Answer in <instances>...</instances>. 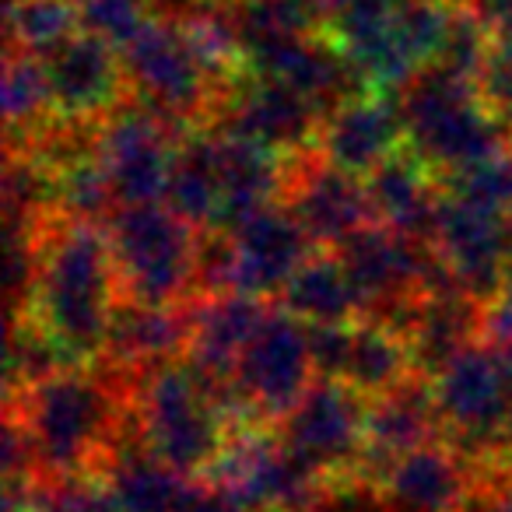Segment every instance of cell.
I'll use <instances>...</instances> for the list:
<instances>
[{"label":"cell","instance_id":"6da1fadb","mask_svg":"<svg viewBox=\"0 0 512 512\" xmlns=\"http://www.w3.org/2000/svg\"><path fill=\"white\" fill-rule=\"evenodd\" d=\"M120 299L106 225L53 218L43 232L36 288L22 316H32L74 365H85L106 355Z\"/></svg>","mask_w":512,"mask_h":512},{"label":"cell","instance_id":"7a4b0ae2","mask_svg":"<svg viewBox=\"0 0 512 512\" xmlns=\"http://www.w3.org/2000/svg\"><path fill=\"white\" fill-rule=\"evenodd\" d=\"M8 411L18 414L29 432L43 484L99 477L127 432L130 386L71 365L29 390L11 393Z\"/></svg>","mask_w":512,"mask_h":512},{"label":"cell","instance_id":"3957f363","mask_svg":"<svg viewBox=\"0 0 512 512\" xmlns=\"http://www.w3.org/2000/svg\"><path fill=\"white\" fill-rule=\"evenodd\" d=\"M127 386L137 439L172 470L207 481L239 432L228 386L190 362H165Z\"/></svg>","mask_w":512,"mask_h":512},{"label":"cell","instance_id":"277c9868","mask_svg":"<svg viewBox=\"0 0 512 512\" xmlns=\"http://www.w3.org/2000/svg\"><path fill=\"white\" fill-rule=\"evenodd\" d=\"M407 148L439 179L512 151L509 134L491 116L474 78L446 67H425L397 95Z\"/></svg>","mask_w":512,"mask_h":512},{"label":"cell","instance_id":"5b68a950","mask_svg":"<svg viewBox=\"0 0 512 512\" xmlns=\"http://www.w3.org/2000/svg\"><path fill=\"white\" fill-rule=\"evenodd\" d=\"M106 235L123 299L148 306H186L193 299L200 232L169 204L116 207Z\"/></svg>","mask_w":512,"mask_h":512},{"label":"cell","instance_id":"8992f818","mask_svg":"<svg viewBox=\"0 0 512 512\" xmlns=\"http://www.w3.org/2000/svg\"><path fill=\"white\" fill-rule=\"evenodd\" d=\"M120 57L130 99L158 120L176 130H200L207 120H218L228 85L207 71L179 22L151 18L130 43L120 46Z\"/></svg>","mask_w":512,"mask_h":512},{"label":"cell","instance_id":"52a82bcc","mask_svg":"<svg viewBox=\"0 0 512 512\" xmlns=\"http://www.w3.org/2000/svg\"><path fill=\"white\" fill-rule=\"evenodd\" d=\"M432 397L456 449L484 467H502L498 449L512 421V348L474 341L432 372Z\"/></svg>","mask_w":512,"mask_h":512},{"label":"cell","instance_id":"ba28073f","mask_svg":"<svg viewBox=\"0 0 512 512\" xmlns=\"http://www.w3.org/2000/svg\"><path fill=\"white\" fill-rule=\"evenodd\" d=\"M316 379L313 330L285 309H271L228 379L235 428H278Z\"/></svg>","mask_w":512,"mask_h":512},{"label":"cell","instance_id":"9c48e42d","mask_svg":"<svg viewBox=\"0 0 512 512\" xmlns=\"http://www.w3.org/2000/svg\"><path fill=\"white\" fill-rule=\"evenodd\" d=\"M369 400L341 379H316L306 397L288 411L278 435L323 481L358 477L365 453Z\"/></svg>","mask_w":512,"mask_h":512},{"label":"cell","instance_id":"30bf717a","mask_svg":"<svg viewBox=\"0 0 512 512\" xmlns=\"http://www.w3.org/2000/svg\"><path fill=\"white\" fill-rule=\"evenodd\" d=\"M207 481L228 488L249 512H309L327 484L281 442L278 428H239Z\"/></svg>","mask_w":512,"mask_h":512},{"label":"cell","instance_id":"8fae6325","mask_svg":"<svg viewBox=\"0 0 512 512\" xmlns=\"http://www.w3.org/2000/svg\"><path fill=\"white\" fill-rule=\"evenodd\" d=\"M446 264L456 288L488 302L512 271V218L495 207L474 204L442 186L439 214L428 239Z\"/></svg>","mask_w":512,"mask_h":512},{"label":"cell","instance_id":"7c38bea8","mask_svg":"<svg viewBox=\"0 0 512 512\" xmlns=\"http://www.w3.org/2000/svg\"><path fill=\"white\" fill-rule=\"evenodd\" d=\"M144 106H123L99 123V158L116 193V207L162 204L176 165L179 137Z\"/></svg>","mask_w":512,"mask_h":512},{"label":"cell","instance_id":"4fadbf2b","mask_svg":"<svg viewBox=\"0 0 512 512\" xmlns=\"http://www.w3.org/2000/svg\"><path fill=\"white\" fill-rule=\"evenodd\" d=\"M372 484L390 512H467L488 495L484 463L439 439L397 456Z\"/></svg>","mask_w":512,"mask_h":512},{"label":"cell","instance_id":"5bb4252c","mask_svg":"<svg viewBox=\"0 0 512 512\" xmlns=\"http://www.w3.org/2000/svg\"><path fill=\"white\" fill-rule=\"evenodd\" d=\"M46 74L57 123L99 127L130 99L120 50L85 29L46 57Z\"/></svg>","mask_w":512,"mask_h":512},{"label":"cell","instance_id":"9a60e30c","mask_svg":"<svg viewBox=\"0 0 512 512\" xmlns=\"http://www.w3.org/2000/svg\"><path fill=\"white\" fill-rule=\"evenodd\" d=\"M218 120L228 134L260 141L285 158H302L316 151L323 109L309 102L302 92L288 88L285 81L260 78V74L246 71L228 88L225 102L218 109Z\"/></svg>","mask_w":512,"mask_h":512},{"label":"cell","instance_id":"2e32d148","mask_svg":"<svg viewBox=\"0 0 512 512\" xmlns=\"http://www.w3.org/2000/svg\"><path fill=\"white\" fill-rule=\"evenodd\" d=\"M285 207L306 228L316 249H341L362 228L376 225L365 179L323 162L316 151L292 158Z\"/></svg>","mask_w":512,"mask_h":512},{"label":"cell","instance_id":"e0dca14e","mask_svg":"<svg viewBox=\"0 0 512 512\" xmlns=\"http://www.w3.org/2000/svg\"><path fill=\"white\" fill-rule=\"evenodd\" d=\"M225 232L232 253V292L256 299H278L299 267L316 253L313 239L285 204L264 207Z\"/></svg>","mask_w":512,"mask_h":512},{"label":"cell","instance_id":"ac0fdd59","mask_svg":"<svg viewBox=\"0 0 512 512\" xmlns=\"http://www.w3.org/2000/svg\"><path fill=\"white\" fill-rule=\"evenodd\" d=\"M407 148L397 95L362 92L334 106L320 123L316 155L358 179H369L383 162Z\"/></svg>","mask_w":512,"mask_h":512},{"label":"cell","instance_id":"d6986e66","mask_svg":"<svg viewBox=\"0 0 512 512\" xmlns=\"http://www.w3.org/2000/svg\"><path fill=\"white\" fill-rule=\"evenodd\" d=\"M271 302L242 292L197 295L190 302V348L186 362L211 383L228 386L235 362L271 316Z\"/></svg>","mask_w":512,"mask_h":512},{"label":"cell","instance_id":"ffe728a7","mask_svg":"<svg viewBox=\"0 0 512 512\" xmlns=\"http://www.w3.org/2000/svg\"><path fill=\"white\" fill-rule=\"evenodd\" d=\"M442 435V421L435 411L432 379L414 372L390 393L369 400V425H365V453L358 477L376 481L397 456L428 446Z\"/></svg>","mask_w":512,"mask_h":512},{"label":"cell","instance_id":"44dd1931","mask_svg":"<svg viewBox=\"0 0 512 512\" xmlns=\"http://www.w3.org/2000/svg\"><path fill=\"white\" fill-rule=\"evenodd\" d=\"M292 158L249 137L218 130V183H221V221L218 228L239 225L264 207L285 204ZM214 228V232H218Z\"/></svg>","mask_w":512,"mask_h":512},{"label":"cell","instance_id":"7402d4cb","mask_svg":"<svg viewBox=\"0 0 512 512\" xmlns=\"http://www.w3.org/2000/svg\"><path fill=\"white\" fill-rule=\"evenodd\" d=\"M190 348V302L186 306H148L120 299L109 327L106 355L116 372L137 379L165 362H176Z\"/></svg>","mask_w":512,"mask_h":512},{"label":"cell","instance_id":"603a6c76","mask_svg":"<svg viewBox=\"0 0 512 512\" xmlns=\"http://www.w3.org/2000/svg\"><path fill=\"white\" fill-rule=\"evenodd\" d=\"M439 183L442 179L411 148L397 151L390 162H383L365 179L376 225L393 228L400 235H414V239H432L442 200Z\"/></svg>","mask_w":512,"mask_h":512},{"label":"cell","instance_id":"cb8c5ba5","mask_svg":"<svg viewBox=\"0 0 512 512\" xmlns=\"http://www.w3.org/2000/svg\"><path fill=\"white\" fill-rule=\"evenodd\" d=\"M102 481L109 484L123 512H179L200 488V481L162 463L141 439L123 432L113 456L102 467Z\"/></svg>","mask_w":512,"mask_h":512},{"label":"cell","instance_id":"d4e9b609","mask_svg":"<svg viewBox=\"0 0 512 512\" xmlns=\"http://www.w3.org/2000/svg\"><path fill=\"white\" fill-rule=\"evenodd\" d=\"M278 302L306 327H344L369 316L362 292L337 249H316L285 285Z\"/></svg>","mask_w":512,"mask_h":512},{"label":"cell","instance_id":"484cf974","mask_svg":"<svg viewBox=\"0 0 512 512\" xmlns=\"http://www.w3.org/2000/svg\"><path fill=\"white\" fill-rule=\"evenodd\" d=\"M414 372H418V365H414V351L407 344L404 330H397L386 320H376V316L351 323V344L348 358H344L341 383L358 390L365 400H376L404 379H411Z\"/></svg>","mask_w":512,"mask_h":512},{"label":"cell","instance_id":"4316f807","mask_svg":"<svg viewBox=\"0 0 512 512\" xmlns=\"http://www.w3.org/2000/svg\"><path fill=\"white\" fill-rule=\"evenodd\" d=\"M197 232H214L221 221V183H218V134L186 130L179 137L165 200Z\"/></svg>","mask_w":512,"mask_h":512},{"label":"cell","instance_id":"83f0119b","mask_svg":"<svg viewBox=\"0 0 512 512\" xmlns=\"http://www.w3.org/2000/svg\"><path fill=\"white\" fill-rule=\"evenodd\" d=\"M57 123L46 60L22 50H8L4 64V130L8 148L25 151Z\"/></svg>","mask_w":512,"mask_h":512},{"label":"cell","instance_id":"f1b7e54d","mask_svg":"<svg viewBox=\"0 0 512 512\" xmlns=\"http://www.w3.org/2000/svg\"><path fill=\"white\" fill-rule=\"evenodd\" d=\"M81 32L78 0H8L11 50L50 57Z\"/></svg>","mask_w":512,"mask_h":512},{"label":"cell","instance_id":"f546056e","mask_svg":"<svg viewBox=\"0 0 512 512\" xmlns=\"http://www.w3.org/2000/svg\"><path fill=\"white\" fill-rule=\"evenodd\" d=\"M81 29L106 39L120 50L155 18L151 0H78Z\"/></svg>","mask_w":512,"mask_h":512},{"label":"cell","instance_id":"4dcf8cb0","mask_svg":"<svg viewBox=\"0 0 512 512\" xmlns=\"http://www.w3.org/2000/svg\"><path fill=\"white\" fill-rule=\"evenodd\" d=\"M46 502L53 512H123L102 477H74V481L46 484Z\"/></svg>","mask_w":512,"mask_h":512},{"label":"cell","instance_id":"1f68e13d","mask_svg":"<svg viewBox=\"0 0 512 512\" xmlns=\"http://www.w3.org/2000/svg\"><path fill=\"white\" fill-rule=\"evenodd\" d=\"M477 92H481L484 106L491 109V116L502 123V130L512 141V50L495 46L484 71L477 74Z\"/></svg>","mask_w":512,"mask_h":512},{"label":"cell","instance_id":"d6a6232c","mask_svg":"<svg viewBox=\"0 0 512 512\" xmlns=\"http://www.w3.org/2000/svg\"><path fill=\"white\" fill-rule=\"evenodd\" d=\"M309 512H390L379 488L365 477H341L327 481Z\"/></svg>","mask_w":512,"mask_h":512},{"label":"cell","instance_id":"836d02e7","mask_svg":"<svg viewBox=\"0 0 512 512\" xmlns=\"http://www.w3.org/2000/svg\"><path fill=\"white\" fill-rule=\"evenodd\" d=\"M484 341L512 348V271L498 285V292L484 302Z\"/></svg>","mask_w":512,"mask_h":512},{"label":"cell","instance_id":"e575fe53","mask_svg":"<svg viewBox=\"0 0 512 512\" xmlns=\"http://www.w3.org/2000/svg\"><path fill=\"white\" fill-rule=\"evenodd\" d=\"M460 4L491 32L495 46L512 39V0H460Z\"/></svg>","mask_w":512,"mask_h":512},{"label":"cell","instance_id":"d590c367","mask_svg":"<svg viewBox=\"0 0 512 512\" xmlns=\"http://www.w3.org/2000/svg\"><path fill=\"white\" fill-rule=\"evenodd\" d=\"M179 512H249V509L228 488L211 484V481H200V488L193 491V498Z\"/></svg>","mask_w":512,"mask_h":512},{"label":"cell","instance_id":"8d00e7d4","mask_svg":"<svg viewBox=\"0 0 512 512\" xmlns=\"http://www.w3.org/2000/svg\"><path fill=\"white\" fill-rule=\"evenodd\" d=\"M306 4H309V8L316 11V15L323 18V22H327V18H334L337 11L344 8V4H351V0H306Z\"/></svg>","mask_w":512,"mask_h":512},{"label":"cell","instance_id":"74e56055","mask_svg":"<svg viewBox=\"0 0 512 512\" xmlns=\"http://www.w3.org/2000/svg\"><path fill=\"white\" fill-rule=\"evenodd\" d=\"M498 463H502V467L512 474V421H509V428H505V435H502V449H498Z\"/></svg>","mask_w":512,"mask_h":512},{"label":"cell","instance_id":"f35d334b","mask_svg":"<svg viewBox=\"0 0 512 512\" xmlns=\"http://www.w3.org/2000/svg\"><path fill=\"white\" fill-rule=\"evenodd\" d=\"M488 512H512V491H495V495H488Z\"/></svg>","mask_w":512,"mask_h":512},{"label":"cell","instance_id":"ab89813d","mask_svg":"<svg viewBox=\"0 0 512 512\" xmlns=\"http://www.w3.org/2000/svg\"><path fill=\"white\" fill-rule=\"evenodd\" d=\"M467 512H488V505H470Z\"/></svg>","mask_w":512,"mask_h":512},{"label":"cell","instance_id":"60d3db41","mask_svg":"<svg viewBox=\"0 0 512 512\" xmlns=\"http://www.w3.org/2000/svg\"><path fill=\"white\" fill-rule=\"evenodd\" d=\"M505 46V50H512V39H509V43H502Z\"/></svg>","mask_w":512,"mask_h":512},{"label":"cell","instance_id":"b9f144b4","mask_svg":"<svg viewBox=\"0 0 512 512\" xmlns=\"http://www.w3.org/2000/svg\"><path fill=\"white\" fill-rule=\"evenodd\" d=\"M509 218H512V204H509Z\"/></svg>","mask_w":512,"mask_h":512}]
</instances>
